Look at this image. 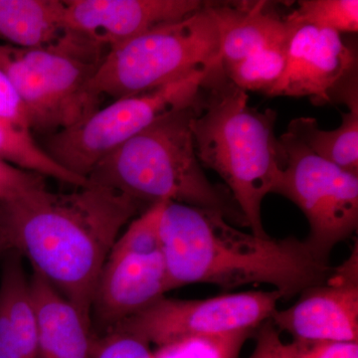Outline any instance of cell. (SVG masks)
Returning a JSON list of instances; mask_svg holds the SVG:
<instances>
[{"instance_id": "ba28073f", "label": "cell", "mask_w": 358, "mask_h": 358, "mask_svg": "<svg viewBox=\"0 0 358 358\" xmlns=\"http://www.w3.org/2000/svg\"><path fill=\"white\" fill-rule=\"evenodd\" d=\"M166 201L148 207L124 228L99 275L92 331L108 333L171 292L159 224Z\"/></svg>"}, {"instance_id": "7c38bea8", "label": "cell", "mask_w": 358, "mask_h": 358, "mask_svg": "<svg viewBox=\"0 0 358 358\" xmlns=\"http://www.w3.org/2000/svg\"><path fill=\"white\" fill-rule=\"evenodd\" d=\"M296 303L275 310L271 322L296 341H357L358 250L329 279L301 292Z\"/></svg>"}, {"instance_id": "ffe728a7", "label": "cell", "mask_w": 358, "mask_h": 358, "mask_svg": "<svg viewBox=\"0 0 358 358\" xmlns=\"http://www.w3.org/2000/svg\"><path fill=\"white\" fill-rule=\"evenodd\" d=\"M287 49H266L221 68L225 77L238 88L268 95L286 68Z\"/></svg>"}, {"instance_id": "9a60e30c", "label": "cell", "mask_w": 358, "mask_h": 358, "mask_svg": "<svg viewBox=\"0 0 358 358\" xmlns=\"http://www.w3.org/2000/svg\"><path fill=\"white\" fill-rule=\"evenodd\" d=\"M30 292L38 338V358H90L93 331L76 308L32 270Z\"/></svg>"}, {"instance_id": "d6986e66", "label": "cell", "mask_w": 358, "mask_h": 358, "mask_svg": "<svg viewBox=\"0 0 358 358\" xmlns=\"http://www.w3.org/2000/svg\"><path fill=\"white\" fill-rule=\"evenodd\" d=\"M0 159L24 171L53 178L79 187L88 183L59 166L41 145L34 141L31 133L21 131L0 120Z\"/></svg>"}, {"instance_id": "7402d4cb", "label": "cell", "mask_w": 358, "mask_h": 358, "mask_svg": "<svg viewBox=\"0 0 358 358\" xmlns=\"http://www.w3.org/2000/svg\"><path fill=\"white\" fill-rule=\"evenodd\" d=\"M292 28L313 26L341 33L358 31L357 0H303L285 17Z\"/></svg>"}, {"instance_id": "8992f818", "label": "cell", "mask_w": 358, "mask_h": 358, "mask_svg": "<svg viewBox=\"0 0 358 358\" xmlns=\"http://www.w3.org/2000/svg\"><path fill=\"white\" fill-rule=\"evenodd\" d=\"M209 3L110 49L92 79V95L117 100L221 67L217 23Z\"/></svg>"}, {"instance_id": "2e32d148", "label": "cell", "mask_w": 358, "mask_h": 358, "mask_svg": "<svg viewBox=\"0 0 358 358\" xmlns=\"http://www.w3.org/2000/svg\"><path fill=\"white\" fill-rule=\"evenodd\" d=\"M24 258L8 248L0 274V358H38L36 319Z\"/></svg>"}, {"instance_id": "8fae6325", "label": "cell", "mask_w": 358, "mask_h": 358, "mask_svg": "<svg viewBox=\"0 0 358 358\" xmlns=\"http://www.w3.org/2000/svg\"><path fill=\"white\" fill-rule=\"evenodd\" d=\"M357 93V55L334 30L294 28L286 68L267 96H312L315 103H345Z\"/></svg>"}, {"instance_id": "5bb4252c", "label": "cell", "mask_w": 358, "mask_h": 358, "mask_svg": "<svg viewBox=\"0 0 358 358\" xmlns=\"http://www.w3.org/2000/svg\"><path fill=\"white\" fill-rule=\"evenodd\" d=\"M219 32L221 66L266 49L288 48L294 28L267 1L209 3Z\"/></svg>"}, {"instance_id": "cb8c5ba5", "label": "cell", "mask_w": 358, "mask_h": 358, "mask_svg": "<svg viewBox=\"0 0 358 358\" xmlns=\"http://www.w3.org/2000/svg\"><path fill=\"white\" fill-rule=\"evenodd\" d=\"M45 178L0 159V202L13 201L31 190L46 186Z\"/></svg>"}, {"instance_id": "277c9868", "label": "cell", "mask_w": 358, "mask_h": 358, "mask_svg": "<svg viewBox=\"0 0 358 358\" xmlns=\"http://www.w3.org/2000/svg\"><path fill=\"white\" fill-rule=\"evenodd\" d=\"M202 96L203 93L193 105L162 115L122 143L94 167L87 180L148 207L178 202L217 212L233 225L248 227L229 190L212 183L197 159L192 122Z\"/></svg>"}, {"instance_id": "83f0119b", "label": "cell", "mask_w": 358, "mask_h": 358, "mask_svg": "<svg viewBox=\"0 0 358 358\" xmlns=\"http://www.w3.org/2000/svg\"><path fill=\"white\" fill-rule=\"evenodd\" d=\"M8 248H10L8 241H7L6 235L0 229V262H1L2 257H3L4 253H6V250Z\"/></svg>"}, {"instance_id": "6da1fadb", "label": "cell", "mask_w": 358, "mask_h": 358, "mask_svg": "<svg viewBox=\"0 0 358 358\" xmlns=\"http://www.w3.org/2000/svg\"><path fill=\"white\" fill-rule=\"evenodd\" d=\"M145 206L122 193L89 182L74 192L36 188L0 202V229L92 327L99 275L117 238Z\"/></svg>"}, {"instance_id": "7a4b0ae2", "label": "cell", "mask_w": 358, "mask_h": 358, "mask_svg": "<svg viewBox=\"0 0 358 358\" xmlns=\"http://www.w3.org/2000/svg\"><path fill=\"white\" fill-rule=\"evenodd\" d=\"M159 232L171 291L192 284L227 289L268 284L289 299L326 282L334 271L298 238L257 236L217 212L178 202L164 203Z\"/></svg>"}, {"instance_id": "9c48e42d", "label": "cell", "mask_w": 358, "mask_h": 358, "mask_svg": "<svg viewBox=\"0 0 358 358\" xmlns=\"http://www.w3.org/2000/svg\"><path fill=\"white\" fill-rule=\"evenodd\" d=\"M284 166L274 193L305 214L310 233L303 240L320 262L329 265L336 245L358 226V176L315 155L289 131L278 138Z\"/></svg>"}, {"instance_id": "4316f807", "label": "cell", "mask_w": 358, "mask_h": 358, "mask_svg": "<svg viewBox=\"0 0 358 358\" xmlns=\"http://www.w3.org/2000/svg\"><path fill=\"white\" fill-rule=\"evenodd\" d=\"M256 346L249 358H294L289 343L282 341L281 334L270 320L255 331Z\"/></svg>"}, {"instance_id": "d4e9b609", "label": "cell", "mask_w": 358, "mask_h": 358, "mask_svg": "<svg viewBox=\"0 0 358 358\" xmlns=\"http://www.w3.org/2000/svg\"><path fill=\"white\" fill-rule=\"evenodd\" d=\"M294 358H358V341H296L289 343Z\"/></svg>"}, {"instance_id": "3957f363", "label": "cell", "mask_w": 358, "mask_h": 358, "mask_svg": "<svg viewBox=\"0 0 358 358\" xmlns=\"http://www.w3.org/2000/svg\"><path fill=\"white\" fill-rule=\"evenodd\" d=\"M248 100L221 68L205 85L192 131L200 164L223 179L251 232L266 237L262 202L279 185L284 160L275 136L277 113L254 109Z\"/></svg>"}, {"instance_id": "4fadbf2b", "label": "cell", "mask_w": 358, "mask_h": 358, "mask_svg": "<svg viewBox=\"0 0 358 358\" xmlns=\"http://www.w3.org/2000/svg\"><path fill=\"white\" fill-rule=\"evenodd\" d=\"M200 0H65V29L106 51L201 10Z\"/></svg>"}, {"instance_id": "44dd1931", "label": "cell", "mask_w": 358, "mask_h": 358, "mask_svg": "<svg viewBox=\"0 0 358 358\" xmlns=\"http://www.w3.org/2000/svg\"><path fill=\"white\" fill-rule=\"evenodd\" d=\"M256 329L188 336L157 346L152 358H239L242 348Z\"/></svg>"}, {"instance_id": "5b68a950", "label": "cell", "mask_w": 358, "mask_h": 358, "mask_svg": "<svg viewBox=\"0 0 358 358\" xmlns=\"http://www.w3.org/2000/svg\"><path fill=\"white\" fill-rule=\"evenodd\" d=\"M107 53L69 31L43 48L0 44V69L20 95L32 134L58 133L99 109L90 85Z\"/></svg>"}, {"instance_id": "484cf974", "label": "cell", "mask_w": 358, "mask_h": 358, "mask_svg": "<svg viewBox=\"0 0 358 358\" xmlns=\"http://www.w3.org/2000/svg\"><path fill=\"white\" fill-rule=\"evenodd\" d=\"M0 120L21 131L31 133L24 105L6 73L0 69Z\"/></svg>"}, {"instance_id": "603a6c76", "label": "cell", "mask_w": 358, "mask_h": 358, "mask_svg": "<svg viewBox=\"0 0 358 358\" xmlns=\"http://www.w3.org/2000/svg\"><path fill=\"white\" fill-rule=\"evenodd\" d=\"M90 358H152L150 345L133 334L120 331L92 338Z\"/></svg>"}, {"instance_id": "52a82bcc", "label": "cell", "mask_w": 358, "mask_h": 358, "mask_svg": "<svg viewBox=\"0 0 358 358\" xmlns=\"http://www.w3.org/2000/svg\"><path fill=\"white\" fill-rule=\"evenodd\" d=\"M219 69L199 71L152 91L117 99L74 126L47 136L43 150L66 171L87 179L101 160L162 115L196 103Z\"/></svg>"}, {"instance_id": "e0dca14e", "label": "cell", "mask_w": 358, "mask_h": 358, "mask_svg": "<svg viewBox=\"0 0 358 358\" xmlns=\"http://www.w3.org/2000/svg\"><path fill=\"white\" fill-rule=\"evenodd\" d=\"M65 0H0V39L23 49L43 48L66 33Z\"/></svg>"}, {"instance_id": "30bf717a", "label": "cell", "mask_w": 358, "mask_h": 358, "mask_svg": "<svg viewBox=\"0 0 358 358\" xmlns=\"http://www.w3.org/2000/svg\"><path fill=\"white\" fill-rule=\"evenodd\" d=\"M282 299L275 289L222 294L205 300L164 296L110 331L131 334L150 345L162 346L188 336L257 329L271 319Z\"/></svg>"}, {"instance_id": "ac0fdd59", "label": "cell", "mask_w": 358, "mask_h": 358, "mask_svg": "<svg viewBox=\"0 0 358 358\" xmlns=\"http://www.w3.org/2000/svg\"><path fill=\"white\" fill-rule=\"evenodd\" d=\"M338 129L324 131L313 117H296L288 131L315 155L358 176V103L348 106Z\"/></svg>"}]
</instances>
